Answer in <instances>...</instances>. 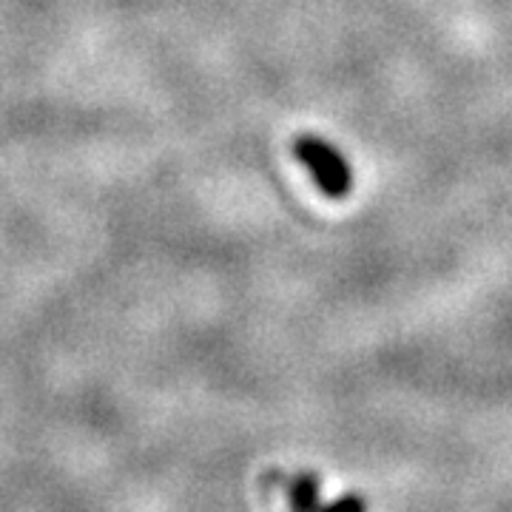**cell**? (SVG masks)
<instances>
[{
  "label": "cell",
  "mask_w": 512,
  "mask_h": 512,
  "mask_svg": "<svg viewBox=\"0 0 512 512\" xmlns=\"http://www.w3.org/2000/svg\"><path fill=\"white\" fill-rule=\"evenodd\" d=\"M293 151L302 163L308 165L313 183L322 188L325 197H330V200L348 197L350 188H353V174H350L348 160L336 148L325 140H319V137H313V134H302L293 143Z\"/></svg>",
  "instance_id": "obj_1"
},
{
  "label": "cell",
  "mask_w": 512,
  "mask_h": 512,
  "mask_svg": "<svg viewBox=\"0 0 512 512\" xmlns=\"http://www.w3.org/2000/svg\"><path fill=\"white\" fill-rule=\"evenodd\" d=\"M291 504L296 510H313L319 507V484L313 476H299L291 484Z\"/></svg>",
  "instance_id": "obj_2"
},
{
  "label": "cell",
  "mask_w": 512,
  "mask_h": 512,
  "mask_svg": "<svg viewBox=\"0 0 512 512\" xmlns=\"http://www.w3.org/2000/svg\"><path fill=\"white\" fill-rule=\"evenodd\" d=\"M333 507H336V510H342V507H356V510H362V507H365V501H362V498H339Z\"/></svg>",
  "instance_id": "obj_3"
}]
</instances>
